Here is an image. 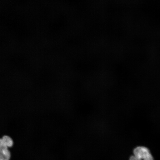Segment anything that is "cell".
<instances>
[{
    "label": "cell",
    "mask_w": 160,
    "mask_h": 160,
    "mask_svg": "<svg viewBox=\"0 0 160 160\" xmlns=\"http://www.w3.org/2000/svg\"><path fill=\"white\" fill-rule=\"evenodd\" d=\"M13 145V140L9 136H3L0 139V160H10L11 155L8 148Z\"/></svg>",
    "instance_id": "obj_1"
},
{
    "label": "cell",
    "mask_w": 160,
    "mask_h": 160,
    "mask_svg": "<svg viewBox=\"0 0 160 160\" xmlns=\"http://www.w3.org/2000/svg\"><path fill=\"white\" fill-rule=\"evenodd\" d=\"M133 153V155L130 157L129 160H154L149 149L145 147L135 148Z\"/></svg>",
    "instance_id": "obj_2"
}]
</instances>
